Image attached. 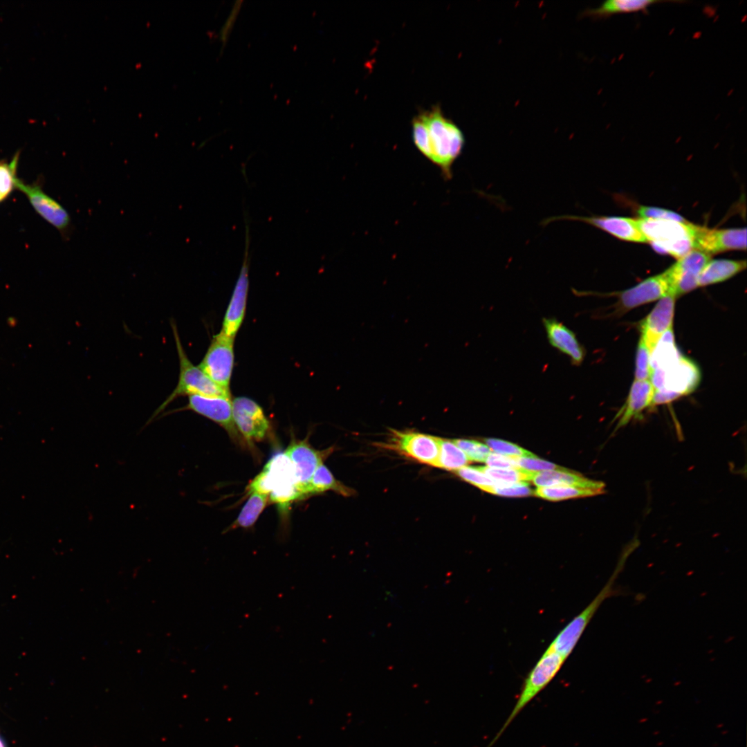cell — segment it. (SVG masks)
Returning <instances> with one entry per match:
<instances>
[{
	"mask_svg": "<svg viewBox=\"0 0 747 747\" xmlns=\"http://www.w3.org/2000/svg\"><path fill=\"white\" fill-rule=\"evenodd\" d=\"M242 3V0H237L234 1L230 12L226 18V20L221 27V29L219 30V39L221 42V51L223 50L224 47L228 42V37L231 33L237 15L241 8Z\"/></svg>",
	"mask_w": 747,
	"mask_h": 747,
	"instance_id": "74e56055",
	"label": "cell"
},
{
	"mask_svg": "<svg viewBox=\"0 0 747 747\" xmlns=\"http://www.w3.org/2000/svg\"><path fill=\"white\" fill-rule=\"evenodd\" d=\"M654 388L649 380H635L625 404L618 410L614 421V431L627 425L631 420L641 418L643 412L652 405Z\"/></svg>",
	"mask_w": 747,
	"mask_h": 747,
	"instance_id": "ffe728a7",
	"label": "cell"
},
{
	"mask_svg": "<svg viewBox=\"0 0 747 747\" xmlns=\"http://www.w3.org/2000/svg\"><path fill=\"white\" fill-rule=\"evenodd\" d=\"M0 747H5V746H4L3 743V741H1V738H0Z\"/></svg>",
	"mask_w": 747,
	"mask_h": 747,
	"instance_id": "ab89813d",
	"label": "cell"
},
{
	"mask_svg": "<svg viewBox=\"0 0 747 747\" xmlns=\"http://www.w3.org/2000/svg\"><path fill=\"white\" fill-rule=\"evenodd\" d=\"M171 326L179 360L178 380L174 390L156 409L148 423L158 416L172 402L181 396L201 395L231 397L229 390L224 389L215 384L199 366L192 364L183 349L174 321L171 322Z\"/></svg>",
	"mask_w": 747,
	"mask_h": 747,
	"instance_id": "277c9868",
	"label": "cell"
},
{
	"mask_svg": "<svg viewBox=\"0 0 747 747\" xmlns=\"http://www.w3.org/2000/svg\"><path fill=\"white\" fill-rule=\"evenodd\" d=\"M558 221H580L599 228L613 236L628 241L645 243L647 240L640 231L637 219L621 216L560 215L544 219L548 225Z\"/></svg>",
	"mask_w": 747,
	"mask_h": 747,
	"instance_id": "7c38bea8",
	"label": "cell"
},
{
	"mask_svg": "<svg viewBox=\"0 0 747 747\" xmlns=\"http://www.w3.org/2000/svg\"><path fill=\"white\" fill-rule=\"evenodd\" d=\"M665 2L681 3L682 1L661 0H608L603 2L597 8L586 10L583 12V15L600 19L617 14L647 12L648 8L652 5Z\"/></svg>",
	"mask_w": 747,
	"mask_h": 747,
	"instance_id": "603a6c76",
	"label": "cell"
},
{
	"mask_svg": "<svg viewBox=\"0 0 747 747\" xmlns=\"http://www.w3.org/2000/svg\"><path fill=\"white\" fill-rule=\"evenodd\" d=\"M637 214L641 219H667L685 221L683 217L671 210L648 206H640Z\"/></svg>",
	"mask_w": 747,
	"mask_h": 747,
	"instance_id": "8d00e7d4",
	"label": "cell"
},
{
	"mask_svg": "<svg viewBox=\"0 0 747 747\" xmlns=\"http://www.w3.org/2000/svg\"><path fill=\"white\" fill-rule=\"evenodd\" d=\"M234 359V339L220 331L213 336L199 367L215 384L230 391Z\"/></svg>",
	"mask_w": 747,
	"mask_h": 747,
	"instance_id": "52a82bcc",
	"label": "cell"
},
{
	"mask_svg": "<svg viewBox=\"0 0 747 747\" xmlns=\"http://www.w3.org/2000/svg\"><path fill=\"white\" fill-rule=\"evenodd\" d=\"M308 439L293 440L284 452L294 465L300 499H303L302 490L316 469L333 452V448L323 450L314 448Z\"/></svg>",
	"mask_w": 747,
	"mask_h": 747,
	"instance_id": "4fadbf2b",
	"label": "cell"
},
{
	"mask_svg": "<svg viewBox=\"0 0 747 747\" xmlns=\"http://www.w3.org/2000/svg\"><path fill=\"white\" fill-rule=\"evenodd\" d=\"M484 441L497 454L510 457L536 456L533 453L508 441L492 438L485 439Z\"/></svg>",
	"mask_w": 747,
	"mask_h": 747,
	"instance_id": "d6a6232c",
	"label": "cell"
},
{
	"mask_svg": "<svg viewBox=\"0 0 747 747\" xmlns=\"http://www.w3.org/2000/svg\"><path fill=\"white\" fill-rule=\"evenodd\" d=\"M457 476L474 486L482 490L483 488L501 486L506 483L496 481L474 466H464L455 471Z\"/></svg>",
	"mask_w": 747,
	"mask_h": 747,
	"instance_id": "4dcf8cb0",
	"label": "cell"
},
{
	"mask_svg": "<svg viewBox=\"0 0 747 747\" xmlns=\"http://www.w3.org/2000/svg\"><path fill=\"white\" fill-rule=\"evenodd\" d=\"M671 294L670 284L665 272L645 279L619 294L618 311L625 312Z\"/></svg>",
	"mask_w": 747,
	"mask_h": 747,
	"instance_id": "e0dca14e",
	"label": "cell"
},
{
	"mask_svg": "<svg viewBox=\"0 0 747 747\" xmlns=\"http://www.w3.org/2000/svg\"><path fill=\"white\" fill-rule=\"evenodd\" d=\"M439 454L436 467L447 470H457L470 462L465 453L453 441L439 438Z\"/></svg>",
	"mask_w": 747,
	"mask_h": 747,
	"instance_id": "4316f807",
	"label": "cell"
},
{
	"mask_svg": "<svg viewBox=\"0 0 747 747\" xmlns=\"http://www.w3.org/2000/svg\"><path fill=\"white\" fill-rule=\"evenodd\" d=\"M637 222L647 242L658 252L669 254L679 259L694 249L697 225L667 219L640 218Z\"/></svg>",
	"mask_w": 747,
	"mask_h": 747,
	"instance_id": "5b68a950",
	"label": "cell"
},
{
	"mask_svg": "<svg viewBox=\"0 0 747 747\" xmlns=\"http://www.w3.org/2000/svg\"><path fill=\"white\" fill-rule=\"evenodd\" d=\"M694 249L708 255L732 250L746 249V229H708L697 227Z\"/></svg>",
	"mask_w": 747,
	"mask_h": 747,
	"instance_id": "2e32d148",
	"label": "cell"
},
{
	"mask_svg": "<svg viewBox=\"0 0 747 747\" xmlns=\"http://www.w3.org/2000/svg\"><path fill=\"white\" fill-rule=\"evenodd\" d=\"M479 470L490 478L505 483H524L531 480L533 472L522 468H492L488 466H477Z\"/></svg>",
	"mask_w": 747,
	"mask_h": 747,
	"instance_id": "f546056e",
	"label": "cell"
},
{
	"mask_svg": "<svg viewBox=\"0 0 747 747\" xmlns=\"http://www.w3.org/2000/svg\"><path fill=\"white\" fill-rule=\"evenodd\" d=\"M427 129V150L424 156L438 166L445 177L452 176V167L460 156L465 144L461 130L444 116L440 107L418 114Z\"/></svg>",
	"mask_w": 747,
	"mask_h": 747,
	"instance_id": "6da1fadb",
	"label": "cell"
},
{
	"mask_svg": "<svg viewBox=\"0 0 747 747\" xmlns=\"http://www.w3.org/2000/svg\"><path fill=\"white\" fill-rule=\"evenodd\" d=\"M566 660L548 648L545 650L527 674L508 717L487 747H491L495 743L519 713L552 681Z\"/></svg>",
	"mask_w": 747,
	"mask_h": 747,
	"instance_id": "8992f818",
	"label": "cell"
},
{
	"mask_svg": "<svg viewBox=\"0 0 747 747\" xmlns=\"http://www.w3.org/2000/svg\"><path fill=\"white\" fill-rule=\"evenodd\" d=\"M635 548L636 546L630 544L624 549L615 569L605 586L593 600L560 630L547 647L548 649L567 659L602 603L608 598L619 593V590L615 586L616 580L623 570L627 558Z\"/></svg>",
	"mask_w": 747,
	"mask_h": 747,
	"instance_id": "7a4b0ae2",
	"label": "cell"
},
{
	"mask_svg": "<svg viewBox=\"0 0 747 747\" xmlns=\"http://www.w3.org/2000/svg\"><path fill=\"white\" fill-rule=\"evenodd\" d=\"M538 487L573 486L605 492L603 482L589 479L575 472L564 469L533 472L531 480Z\"/></svg>",
	"mask_w": 747,
	"mask_h": 747,
	"instance_id": "7402d4cb",
	"label": "cell"
},
{
	"mask_svg": "<svg viewBox=\"0 0 747 747\" xmlns=\"http://www.w3.org/2000/svg\"><path fill=\"white\" fill-rule=\"evenodd\" d=\"M542 324L549 344L568 356L572 365H581L586 351L575 333L555 317H543Z\"/></svg>",
	"mask_w": 747,
	"mask_h": 747,
	"instance_id": "d6986e66",
	"label": "cell"
},
{
	"mask_svg": "<svg viewBox=\"0 0 747 747\" xmlns=\"http://www.w3.org/2000/svg\"><path fill=\"white\" fill-rule=\"evenodd\" d=\"M746 268V260H710L699 275L698 287L727 280Z\"/></svg>",
	"mask_w": 747,
	"mask_h": 747,
	"instance_id": "cb8c5ba5",
	"label": "cell"
},
{
	"mask_svg": "<svg viewBox=\"0 0 747 747\" xmlns=\"http://www.w3.org/2000/svg\"><path fill=\"white\" fill-rule=\"evenodd\" d=\"M248 490L268 495L270 501L282 508L300 499L294 465L284 452L268 461L250 483Z\"/></svg>",
	"mask_w": 747,
	"mask_h": 747,
	"instance_id": "3957f363",
	"label": "cell"
},
{
	"mask_svg": "<svg viewBox=\"0 0 747 747\" xmlns=\"http://www.w3.org/2000/svg\"><path fill=\"white\" fill-rule=\"evenodd\" d=\"M268 500V495L257 491H250L249 498L228 530L237 528H247L253 526L266 506Z\"/></svg>",
	"mask_w": 747,
	"mask_h": 747,
	"instance_id": "484cf974",
	"label": "cell"
},
{
	"mask_svg": "<svg viewBox=\"0 0 747 747\" xmlns=\"http://www.w3.org/2000/svg\"><path fill=\"white\" fill-rule=\"evenodd\" d=\"M439 438L412 431L392 430L385 447L419 463L436 467Z\"/></svg>",
	"mask_w": 747,
	"mask_h": 747,
	"instance_id": "9c48e42d",
	"label": "cell"
},
{
	"mask_svg": "<svg viewBox=\"0 0 747 747\" xmlns=\"http://www.w3.org/2000/svg\"><path fill=\"white\" fill-rule=\"evenodd\" d=\"M19 158V152H17L10 162L0 160V203L5 201L16 188Z\"/></svg>",
	"mask_w": 747,
	"mask_h": 747,
	"instance_id": "f1b7e54d",
	"label": "cell"
},
{
	"mask_svg": "<svg viewBox=\"0 0 747 747\" xmlns=\"http://www.w3.org/2000/svg\"><path fill=\"white\" fill-rule=\"evenodd\" d=\"M602 491L573 486L538 487L534 494L544 499L560 501L564 499L596 496Z\"/></svg>",
	"mask_w": 747,
	"mask_h": 747,
	"instance_id": "83f0119b",
	"label": "cell"
},
{
	"mask_svg": "<svg viewBox=\"0 0 747 747\" xmlns=\"http://www.w3.org/2000/svg\"><path fill=\"white\" fill-rule=\"evenodd\" d=\"M664 371V383L661 389L672 391L680 397L694 391L700 381V372L697 365L681 356Z\"/></svg>",
	"mask_w": 747,
	"mask_h": 747,
	"instance_id": "44dd1931",
	"label": "cell"
},
{
	"mask_svg": "<svg viewBox=\"0 0 747 747\" xmlns=\"http://www.w3.org/2000/svg\"><path fill=\"white\" fill-rule=\"evenodd\" d=\"M651 351L640 337L637 347L635 380H646L650 378L651 368Z\"/></svg>",
	"mask_w": 747,
	"mask_h": 747,
	"instance_id": "836d02e7",
	"label": "cell"
},
{
	"mask_svg": "<svg viewBox=\"0 0 747 747\" xmlns=\"http://www.w3.org/2000/svg\"><path fill=\"white\" fill-rule=\"evenodd\" d=\"M333 490L343 496L353 495V490L338 481L331 471L323 463L320 464L314 472L309 483L302 490V497L313 494Z\"/></svg>",
	"mask_w": 747,
	"mask_h": 747,
	"instance_id": "d4e9b609",
	"label": "cell"
},
{
	"mask_svg": "<svg viewBox=\"0 0 747 747\" xmlns=\"http://www.w3.org/2000/svg\"><path fill=\"white\" fill-rule=\"evenodd\" d=\"M485 462L488 467L492 468L506 469L519 468L515 457L507 456L495 452H490Z\"/></svg>",
	"mask_w": 747,
	"mask_h": 747,
	"instance_id": "f35d334b",
	"label": "cell"
},
{
	"mask_svg": "<svg viewBox=\"0 0 747 747\" xmlns=\"http://www.w3.org/2000/svg\"><path fill=\"white\" fill-rule=\"evenodd\" d=\"M710 260L709 255L692 249L665 271L670 284L671 294L675 297L687 293L698 287V278L702 269Z\"/></svg>",
	"mask_w": 747,
	"mask_h": 747,
	"instance_id": "8fae6325",
	"label": "cell"
},
{
	"mask_svg": "<svg viewBox=\"0 0 747 747\" xmlns=\"http://www.w3.org/2000/svg\"><path fill=\"white\" fill-rule=\"evenodd\" d=\"M515 460L519 468L531 472L566 469L561 466H558L555 463L539 459L537 456L515 457Z\"/></svg>",
	"mask_w": 747,
	"mask_h": 747,
	"instance_id": "d590c367",
	"label": "cell"
},
{
	"mask_svg": "<svg viewBox=\"0 0 747 747\" xmlns=\"http://www.w3.org/2000/svg\"><path fill=\"white\" fill-rule=\"evenodd\" d=\"M248 232L246 231V250L243 264L234 286L231 299L227 307L221 332L234 339L246 314L249 287L248 280Z\"/></svg>",
	"mask_w": 747,
	"mask_h": 747,
	"instance_id": "9a60e30c",
	"label": "cell"
},
{
	"mask_svg": "<svg viewBox=\"0 0 747 747\" xmlns=\"http://www.w3.org/2000/svg\"><path fill=\"white\" fill-rule=\"evenodd\" d=\"M482 490L499 496L509 497H524L533 495V490L528 483H508L502 486H493L483 488Z\"/></svg>",
	"mask_w": 747,
	"mask_h": 747,
	"instance_id": "e575fe53",
	"label": "cell"
},
{
	"mask_svg": "<svg viewBox=\"0 0 747 747\" xmlns=\"http://www.w3.org/2000/svg\"><path fill=\"white\" fill-rule=\"evenodd\" d=\"M232 410L239 432L253 448V443L264 439L270 427L262 407L250 398L238 396L232 400Z\"/></svg>",
	"mask_w": 747,
	"mask_h": 747,
	"instance_id": "30bf717a",
	"label": "cell"
},
{
	"mask_svg": "<svg viewBox=\"0 0 747 747\" xmlns=\"http://www.w3.org/2000/svg\"><path fill=\"white\" fill-rule=\"evenodd\" d=\"M676 297L668 294L658 302L641 324V338L651 353L662 335L672 327Z\"/></svg>",
	"mask_w": 747,
	"mask_h": 747,
	"instance_id": "ac0fdd59",
	"label": "cell"
},
{
	"mask_svg": "<svg viewBox=\"0 0 747 747\" xmlns=\"http://www.w3.org/2000/svg\"><path fill=\"white\" fill-rule=\"evenodd\" d=\"M16 188L24 193L35 212L62 233L71 225V217L66 210L56 200L46 194L38 183L26 184L18 178Z\"/></svg>",
	"mask_w": 747,
	"mask_h": 747,
	"instance_id": "5bb4252c",
	"label": "cell"
},
{
	"mask_svg": "<svg viewBox=\"0 0 747 747\" xmlns=\"http://www.w3.org/2000/svg\"><path fill=\"white\" fill-rule=\"evenodd\" d=\"M452 441L470 461L485 462L491 452V450L487 445L475 440L454 439Z\"/></svg>",
	"mask_w": 747,
	"mask_h": 747,
	"instance_id": "1f68e13d",
	"label": "cell"
},
{
	"mask_svg": "<svg viewBox=\"0 0 747 747\" xmlns=\"http://www.w3.org/2000/svg\"><path fill=\"white\" fill-rule=\"evenodd\" d=\"M183 410L192 411L216 423L226 430L234 443L241 446L246 445V442L233 420L231 397L191 395L184 407L172 412Z\"/></svg>",
	"mask_w": 747,
	"mask_h": 747,
	"instance_id": "ba28073f",
	"label": "cell"
}]
</instances>
